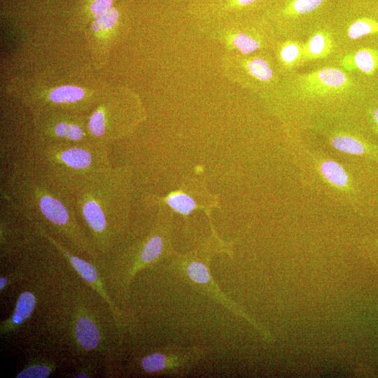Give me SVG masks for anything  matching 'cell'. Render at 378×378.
<instances>
[{
  "label": "cell",
  "mask_w": 378,
  "mask_h": 378,
  "mask_svg": "<svg viewBox=\"0 0 378 378\" xmlns=\"http://www.w3.org/2000/svg\"><path fill=\"white\" fill-rule=\"evenodd\" d=\"M18 162L71 196L113 165L109 147L91 141L69 143L33 140Z\"/></svg>",
  "instance_id": "cell-2"
},
{
  "label": "cell",
  "mask_w": 378,
  "mask_h": 378,
  "mask_svg": "<svg viewBox=\"0 0 378 378\" xmlns=\"http://www.w3.org/2000/svg\"><path fill=\"white\" fill-rule=\"evenodd\" d=\"M104 92L75 84H60L31 90L23 96L22 99L32 113L59 110L88 114Z\"/></svg>",
  "instance_id": "cell-4"
},
{
  "label": "cell",
  "mask_w": 378,
  "mask_h": 378,
  "mask_svg": "<svg viewBox=\"0 0 378 378\" xmlns=\"http://www.w3.org/2000/svg\"><path fill=\"white\" fill-rule=\"evenodd\" d=\"M276 56L284 68H292L302 62V44L294 41H284L277 46Z\"/></svg>",
  "instance_id": "cell-17"
},
{
  "label": "cell",
  "mask_w": 378,
  "mask_h": 378,
  "mask_svg": "<svg viewBox=\"0 0 378 378\" xmlns=\"http://www.w3.org/2000/svg\"><path fill=\"white\" fill-rule=\"evenodd\" d=\"M123 93L105 91L87 114V130L91 141L110 147L125 131Z\"/></svg>",
  "instance_id": "cell-8"
},
{
  "label": "cell",
  "mask_w": 378,
  "mask_h": 378,
  "mask_svg": "<svg viewBox=\"0 0 378 378\" xmlns=\"http://www.w3.org/2000/svg\"><path fill=\"white\" fill-rule=\"evenodd\" d=\"M323 0H291L281 10L280 15L284 17H297L309 13L318 8Z\"/></svg>",
  "instance_id": "cell-19"
},
{
  "label": "cell",
  "mask_w": 378,
  "mask_h": 378,
  "mask_svg": "<svg viewBox=\"0 0 378 378\" xmlns=\"http://www.w3.org/2000/svg\"><path fill=\"white\" fill-rule=\"evenodd\" d=\"M369 118L374 130L378 134V108L370 111Z\"/></svg>",
  "instance_id": "cell-26"
},
{
  "label": "cell",
  "mask_w": 378,
  "mask_h": 378,
  "mask_svg": "<svg viewBox=\"0 0 378 378\" xmlns=\"http://www.w3.org/2000/svg\"><path fill=\"white\" fill-rule=\"evenodd\" d=\"M374 34H378V22L369 18L356 20L349 25L347 29V36L352 40Z\"/></svg>",
  "instance_id": "cell-20"
},
{
  "label": "cell",
  "mask_w": 378,
  "mask_h": 378,
  "mask_svg": "<svg viewBox=\"0 0 378 378\" xmlns=\"http://www.w3.org/2000/svg\"><path fill=\"white\" fill-rule=\"evenodd\" d=\"M198 25L201 32L222 46L225 52L250 55L263 49L266 45L265 34L246 22L245 16Z\"/></svg>",
  "instance_id": "cell-6"
},
{
  "label": "cell",
  "mask_w": 378,
  "mask_h": 378,
  "mask_svg": "<svg viewBox=\"0 0 378 378\" xmlns=\"http://www.w3.org/2000/svg\"><path fill=\"white\" fill-rule=\"evenodd\" d=\"M118 0H78L76 13L88 25L98 16L116 5Z\"/></svg>",
  "instance_id": "cell-15"
},
{
  "label": "cell",
  "mask_w": 378,
  "mask_h": 378,
  "mask_svg": "<svg viewBox=\"0 0 378 378\" xmlns=\"http://www.w3.org/2000/svg\"><path fill=\"white\" fill-rule=\"evenodd\" d=\"M141 363L144 370L153 372L162 370L166 365V360L164 355L156 353L144 357Z\"/></svg>",
  "instance_id": "cell-23"
},
{
  "label": "cell",
  "mask_w": 378,
  "mask_h": 378,
  "mask_svg": "<svg viewBox=\"0 0 378 378\" xmlns=\"http://www.w3.org/2000/svg\"><path fill=\"white\" fill-rule=\"evenodd\" d=\"M376 244L378 245V240L376 241Z\"/></svg>",
  "instance_id": "cell-27"
},
{
  "label": "cell",
  "mask_w": 378,
  "mask_h": 378,
  "mask_svg": "<svg viewBox=\"0 0 378 378\" xmlns=\"http://www.w3.org/2000/svg\"><path fill=\"white\" fill-rule=\"evenodd\" d=\"M307 171L321 186L346 204L358 200L359 184L355 174L343 164L317 150L299 148Z\"/></svg>",
  "instance_id": "cell-5"
},
{
  "label": "cell",
  "mask_w": 378,
  "mask_h": 378,
  "mask_svg": "<svg viewBox=\"0 0 378 378\" xmlns=\"http://www.w3.org/2000/svg\"><path fill=\"white\" fill-rule=\"evenodd\" d=\"M120 172L112 165L73 195L80 222L91 234L95 248L103 252L110 251L121 207Z\"/></svg>",
  "instance_id": "cell-3"
},
{
  "label": "cell",
  "mask_w": 378,
  "mask_h": 378,
  "mask_svg": "<svg viewBox=\"0 0 378 378\" xmlns=\"http://www.w3.org/2000/svg\"><path fill=\"white\" fill-rule=\"evenodd\" d=\"M332 47L330 33L324 30L317 31L302 44V62L325 58L331 53Z\"/></svg>",
  "instance_id": "cell-13"
},
{
  "label": "cell",
  "mask_w": 378,
  "mask_h": 378,
  "mask_svg": "<svg viewBox=\"0 0 378 378\" xmlns=\"http://www.w3.org/2000/svg\"><path fill=\"white\" fill-rule=\"evenodd\" d=\"M33 113L34 140L43 142L90 141L87 114L59 110Z\"/></svg>",
  "instance_id": "cell-7"
},
{
  "label": "cell",
  "mask_w": 378,
  "mask_h": 378,
  "mask_svg": "<svg viewBox=\"0 0 378 378\" xmlns=\"http://www.w3.org/2000/svg\"><path fill=\"white\" fill-rule=\"evenodd\" d=\"M36 305V298L30 292L22 293L17 301L11 317L1 325V332L11 331L29 318Z\"/></svg>",
  "instance_id": "cell-14"
},
{
  "label": "cell",
  "mask_w": 378,
  "mask_h": 378,
  "mask_svg": "<svg viewBox=\"0 0 378 378\" xmlns=\"http://www.w3.org/2000/svg\"><path fill=\"white\" fill-rule=\"evenodd\" d=\"M264 0H188V14L197 23H206L236 17L246 13Z\"/></svg>",
  "instance_id": "cell-11"
},
{
  "label": "cell",
  "mask_w": 378,
  "mask_h": 378,
  "mask_svg": "<svg viewBox=\"0 0 378 378\" xmlns=\"http://www.w3.org/2000/svg\"><path fill=\"white\" fill-rule=\"evenodd\" d=\"M220 67L227 79L239 84L252 82L267 85L272 83L274 78L270 61L254 53L241 55L225 52L220 59Z\"/></svg>",
  "instance_id": "cell-9"
},
{
  "label": "cell",
  "mask_w": 378,
  "mask_h": 378,
  "mask_svg": "<svg viewBox=\"0 0 378 378\" xmlns=\"http://www.w3.org/2000/svg\"><path fill=\"white\" fill-rule=\"evenodd\" d=\"M354 69L372 75L378 67V51L370 48H360L351 53Z\"/></svg>",
  "instance_id": "cell-18"
},
{
  "label": "cell",
  "mask_w": 378,
  "mask_h": 378,
  "mask_svg": "<svg viewBox=\"0 0 378 378\" xmlns=\"http://www.w3.org/2000/svg\"><path fill=\"white\" fill-rule=\"evenodd\" d=\"M351 85L348 76L333 67H325L301 75L296 81L298 93L310 98L338 94L346 92Z\"/></svg>",
  "instance_id": "cell-10"
},
{
  "label": "cell",
  "mask_w": 378,
  "mask_h": 378,
  "mask_svg": "<svg viewBox=\"0 0 378 378\" xmlns=\"http://www.w3.org/2000/svg\"><path fill=\"white\" fill-rule=\"evenodd\" d=\"M163 246L162 239L159 236L151 237L145 244L141 258L144 262H150L155 260L161 253Z\"/></svg>",
  "instance_id": "cell-22"
},
{
  "label": "cell",
  "mask_w": 378,
  "mask_h": 378,
  "mask_svg": "<svg viewBox=\"0 0 378 378\" xmlns=\"http://www.w3.org/2000/svg\"><path fill=\"white\" fill-rule=\"evenodd\" d=\"M7 188L10 204L36 225L48 227L74 248L94 255L96 248L81 227L73 196L48 184L18 162L10 172Z\"/></svg>",
  "instance_id": "cell-1"
},
{
  "label": "cell",
  "mask_w": 378,
  "mask_h": 378,
  "mask_svg": "<svg viewBox=\"0 0 378 378\" xmlns=\"http://www.w3.org/2000/svg\"><path fill=\"white\" fill-rule=\"evenodd\" d=\"M188 274L192 280L197 283L204 284L209 281V274L206 267L199 262H193L189 265Z\"/></svg>",
  "instance_id": "cell-24"
},
{
  "label": "cell",
  "mask_w": 378,
  "mask_h": 378,
  "mask_svg": "<svg viewBox=\"0 0 378 378\" xmlns=\"http://www.w3.org/2000/svg\"><path fill=\"white\" fill-rule=\"evenodd\" d=\"M76 336L80 346L86 349L97 347L100 341V335L96 325L85 316L77 321Z\"/></svg>",
  "instance_id": "cell-16"
},
{
  "label": "cell",
  "mask_w": 378,
  "mask_h": 378,
  "mask_svg": "<svg viewBox=\"0 0 378 378\" xmlns=\"http://www.w3.org/2000/svg\"><path fill=\"white\" fill-rule=\"evenodd\" d=\"M167 202L176 212L187 215L196 206V203L189 195L178 192L172 194L167 198Z\"/></svg>",
  "instance_id": "cell-21"
},
{
  "label": "cell",
  "mask_w": 378,
  "mask_h": 378,
  "mask_svg": "<svg viewBox=\"0 0 378 378\" xmlns=\"http://www.w3.org/2000/svg\"><path fill=\"white\" fill-rule=\"evenodd\" d=\"M52 368L48 365H36L22 370L17 378H45L51 372Z\"/></svg>",
  "instance_id": "cell-25"
},
{
  "label": "cell",
  "mask_w": 378,
  "mask_h": 378,
  "mask_svg": "<svg viewBox=\"0 0 378 378\" xmlns=\"http://www.w3.org/2000/svg\"><path fill=\"white\" fill-rule=\"evenodd\" d=\"M330 146L342 153L378 162V146L363 136L344 130H333L326 134Z\"/></svg>",
  "instance_id": "cell-12"
}]
</instances>
